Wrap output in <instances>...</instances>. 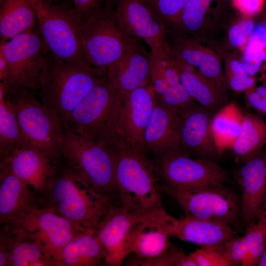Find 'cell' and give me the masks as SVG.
<instances>
[{
  "instance_id": "1",
  "label": "cell",
  "mask_w": 266,
  "mask_h": 266,
  "mask_svg": "<svg viewBox=\"0 0 266 266\" xmlns=\"http://www.w3.org/2000/svg\"><path fill=\"white\" fill-rule=\"evenodd\" d=\"M37 197L39 207L95 231L109 210L118 205L81 178L63 158L53 165L46 185Z\"/></svg>"
},
{
  "instance_id": "2",
  "label": "cell",
  "mask_w": 266,
  "mask_h": 266,
  "mask_svg": "<svg viewBox=\"0 0 266 266\" xmlns=\"http://www.w3.org/2000/svg\"><path fill=\"white\" fill-rule=\"evenodd\" d=\"M124 97L107 73L65 118L61 127L109 147L121 142Z\"/></svg>"
},
{
  "instance_id": "3",
  "label": "cell",
  "mask_w": 266,
  "mask_h": 266,
  "mask_svg": "<svg viewBox=\"0 0 266 266\" xmlns=\"http://www.w3.org/2000/svg\"><path fill=\"white\" fill-rule=\"evenodd\" d=\"M116 159V179L120 206L129 211L151 213L164 210L160 179L146 153L125 143L109 147Z\"/></svg>"
},
{
  "instance_id": "4",
  "label": "cell",
  "mask_w": 266,
  "mask_h": 266,
  "mask_svg": "<svg viewBox=\"0 0 266 266\" xmlns=\"http://www.w3.org/2000/svg\"><path fill=\"white\" fill-rule=\"evenodd\" d=\"M107 71L60 59L52 54L38 91L41 103L62 125Z\"/></svg>"
},
{
  "instance_id": "5",
  "label": "cell",
  "mask_w": 266,
  "mask_h": 266,
  "mask_svg": "<svg viewBox=\"0 0 266 266\" xmlns=\"http://www.w3.org/2000/svg\"><path fill=\"white\" fill-rule=\"evenodd\" d=\"M58 143L62 158L72 169L97 192L120 205L112 149L62 127Z\"/></svg>"
},
{
  "instance_id": "6",
  "label": "cell",
  "mask_w": 266,
  "mask_h": 266,
  "mask_svg": "<svg viewBox=\"0 0 266 266\" xmlns=\"http://www.w3.org/2000/svg\"><path fill=\"white\" fill-rule=\"evenodd\" d=\"M35 12L38 30L55 57L81 65L86 60L80 38L81 20L73 6L52 0H30Z\"/></svg>"
},
{
  "instance_id": "7",
  "label": "cell",
  "mask_w": 266,
  "mask_h": 266,
  "mask_svg": "<svg viewBox=\"0 0 266 266\" xmlns=\"http://www.w3.org/2000/svg\"><path fill=\"white\" fill-rule=\"evenodd\" d=\"M34 30L7 41L0 39L8 69L7 78L2 82L7 91L22 89L33 94L39 91L52 53L39 30Z\"/></svg>"
},
{
  "instance_id": "8",
  "label": "cell",
  "mask_w": 266,
  "mask_h": 266,
  "mask_svg": "<svg viewBox=\"0 0 266 266\" xmlns=\"http://www.w3.org/2000/svg\"><path fill=\"white\" fill-rule=\"evenodd\" d=\"M80 33L84 56L98 69L107 71L125 51L128 35L111 1L106 2L100 11L81 23Z\"/></svg>"
},
{
  "instance_id": "9",
  "label": "cell",
  "mask_w": 266,
  "mask_h": 266,
  "mask_svg": "<svg viewBox=\"0 0 266 266\" xmlns=\"http://www.w3.org/2000/svg\"><path fill=\"white\" fill-rule=\"evenodd\" d=\"M160 189L174 199L185 216L230 225L236 229L241 220V198L224 185L176 189L160 184Z\"/></svg>"
},
{
  "instance_id": "10",
  "label": "cell",
  "mask_w": 266,
  "mask_h": 266,
  "mask_svg": "<svg viewBox=\"0 0 266 266\" xmlns=\"http://www.w3.org/2000/svg\"><path fill=\"white\" fill-rule=\"evenodd\" d=\"M3 225L21 231L36 243L58 266L63 248L77 235L89 230L56 214L51 210L34 207L17 215Z\"/></svg>"
},
{
  "instance_id": "11",
  "label": "cell",
  "mask_w": 266,
  "mask_h": 266,
  "mask_svg": "<svg viewBox=\"0 0 266 266\" xmlns=\"http://www.w3.org/2000/svg\"><path fill=\"white\" fill-rule=\"evenodd\" d=\"M15 104L18 121L27 140L38 147L53 165L62 159L58 138L62 127L41 101L28 90L7 91Z\"/></svg>"
},
{
  "instance_id": "12",
  "label": "cell",
  "mask_w": 266,
  "mask_h": 266,
  "mask_svg": "<svg viewBox=\"0 0 266 266\" xmlns=\"http://www.w3.org/2000/svg\"><path fill=\"white\" fill-rule=\"evenodd\" d=\"M158 157L156 167L161 184L176 189L224 185L227 172L212 161L194 159L183 149L166 152Z\"/></svg>"
},
{
  "instance_id": "13",
  "label": "cell",
  "mask_w": 266,
  "mask_h": 266,
  "mask_svg": "<svg viewBox=\"0 0 266 266\" xmlns=\"http://www.w3.org/2000/svg\"><path fill=\"white\" fill-rule=\"evenodd\" d=\"M118 18L126 34L146 41L151 56L168 53L167 31L154 17L142 0H114Z\"/></svg>"
},
{
  "instance_id": "14",
  "label": "cell",
  "mask_w": 266,
  "mask_h": 266,
  "mask_svg": "<svg viewBox=\"0 0 266 266\" xmlns=\"http://www.w3.org/2000/svg\"><path fill=\"white\" fill-rule=\"evenodd\" d=\"M131 212L120 205L112 207L100 222L96 234L104 251V261L111 266H120L127 256L125 244L133 228L140 221L159 214Z\"/></svg>"
},
{
  "instance_id": "15",
  "label": "cell",
  "mask_w": 266,
  "mask_h": 266,
  "mask_svg": "<svg viewBox=\"0 0 266 266\" xmlns=\"http://www.w3.org/2000/svg\"><path fill=\"white\" fill-rule=\"evenodd\" d=\"M172 218L164 211L134 225L127 237L125 248L127 256L133 253L136 257L132 265L157 258L172 246L169 236Z\"/></svg>"
},
{
  "instance_id": "16",
  "label": "cell",
  "mask_w": 266,
  "mask_h": 266,
  "mask_svg": "<svg viewBox=\"0 0 266 266\" xmlns=\"http://www.w3.org/2000/svg\"><path fill=\"white\" fill-rule=\"evenodd\" d=\"M123 97L120 119L121 137L130 147L145 152L144 133L157 100L153 87L152 84L139 87Z\"/></svg>"
},
{
  "instance_id": "17",
  "label": "cell",
  "mask_w": 266,
  "mask_h": 266,
  "mask_svg": "<svg viewBox=\"0 0 266 266\" xmlns=\"http://www.w3.org/2000/svg\"><path fill=\"white\" fill-rule=\"evenodd\" d=\"M211 112L196 103L180 110L178 133L181 146L185 151L212 161L220 153L211 133Z\"/></svg>"
},
{
  "instance_id": "18",
  "label": "cell",
  "mask_w": 266,
  "mask_h": 266,
  "mask_svg": "<svg viewBox=\"0 0 266 266\" xmlns=\"http://www.w3.org/2000/svg\"><path fill=\"white\" fill-rule=\"evenodd\" d=\"M167 46L171 57L196 69L225 93L227 86L221 63L214 52L195 39L173 31L167 32Z\"/></svg>"
},
{
  "instance_id": "19",
  "label": "cell",
  "mask_w": 266,
  "mask_h": 266,
  "mask_svg": "<svg viewBox=\"0 0 266 266\" xmlns=\"http://www.w3.org/2000/svg\"><path fill=\"white\" fill-rule=\"evenodd\" d=\"M107 73L123 96L136 88L151 85V54L139 40L128 36L122 56L107 69Z\"/></svg>"
},
{
  "instance_id": "20",
  "label": "cell",
  "mask_w": 266,
  "mask_h": 266,
  "mask_svg": "<svg viewBox=\"0 0 266 266\" xmlns=\"http://www.w3.org/2000/svg\"><path fill=\"white\" fill-rule=\"evenodd\" d=\"M0 169L10 171L27 184L37 197L44 188L53 167L48 158L30 142L0 159Z\"/></svg>"
},
{
  "instance_id": "21",
  "label": "cell",
  "mask_w": 266,
  "mask_h": 266,
  "mask_svg": "<svg viewBox=\"0 0 266 266\" xmlns=\"http://www.w3.org/2000/svg\"><path fill=\"white\" fill-rule=\"evenodd\" d=\"M244 164L236 178L241 191V223L248 226L256 222L258 212L266 199V157L260 153Z\"/></svg>"
},
{
  "instance_id": "22",
  "label": "cell",
  "mask_w": 266,
  "mask_h": 266,
  "mask_svg": "<svg viewBox=\"0 0 266 266\" xmlns=\"http://www.w3.org/2000/svg\"><path fill=\"white\" fill-rule=\"evenodd\" d=\"M178 113L157 99L144 133L146 153L150 152L158 156L171 150L183 149L178 133Z\"/></svg>"
},
{
  "instance_id": "23",
  "label": "cell",
  "mask_w": 266,
  "mask_h": 266,
  "mask_svg": "<svg viewBox=\"0 0 266 266\" xmlns=\"http://www.w3.org/2000/svg\"><path fill=\"white\" fill-rule=\"evenodd\" d=\"M151 84L160 103L178 111L196 103L181 84L169 53L151 56Z\"/></svg>"
},
{
  "instance_id": "24",
  "label": "cell",
  "mask_w": 266,
  "mask_h": 266,
  "mask_svg": "<svg viewBox=\"0 0 266 266\" xmlns=\"http://www.w3.org/2000/svg\"><path fill=\"white\" fill-rule=\"evenodd\" d=\"M170 232L171 235L200 247H218L237 235L235 229L230 225L186 216L173 217Z\"/></svg>"
},
{
  "instance_id": "25",
  "label": "cell",
  "mask_w": 266,
  "mask_h": 266,
  "mask_svg": "<svg viewBox=\"0 0 266 266\" xmlns=\"http://www.w3.org/2000/svg\"><path fill=\"white\" fill-rule=\"evenodd\" d=\"M4 229L0 233V255L8 257V266H57L21 231L7 225Z\"/></svg>"
},
{
  "instance_id": "26",
  "label": "cell",
  "mask_w": 266,
  "mask_h": 266,
  "mask_svg": "<svg viewBox=\"0 0 266 266\" xmlns=\"http://www.w3.org/2000/svg\"><path fill=\"white\" fill-rule=\"evenodd\" d=\"M0 169V222L2 225L38 204L36 194L27 184L10 171Z\"/></svg>"
},
{
  "instance_id": "27",
  "label": "cell",
  "mask_w": 266,
  "mask_h": 266,
  "mask_svg": "<svg viewBox=\"0 0 266 266\" xmlns=\"http://www.w3.org/2000/svg\"><path fill=\"white\" fill-rule=\"evenodd\" d=\"M170 58L181 84L196 102L210 111L224 103L225 93L212 81L195 68Z\"/></svg>"
},
{
  "instance_id": "28",
  "label": "cell",
  "mask_w": 266,
  "mask_h": 266,
  "mask_svg": "<svg viewBox=\"0 0 266 266\" xmlns=\"http://www.w3.org/2000/svg\"><path fill=\"white\" fill-rule=\"evenodd\" d=\"M103 248L95 230L80 233L61 251L58 266H95L104 260Z\"/></svg>"
},
{
  "instance_id": "29",
  "label": "cell",
  "mask_w": 266,
  "mask_h": 266,
  "mask_svg": "<svg viewBox=\"0 0 266 266\" xmlns=\"http://www.w3.org/2000/svg\"><path fill=\"white\" fill-rule=\"evenodd\" d=\"M37 18L30 0H4L0 4V36L7 41L34 29Z\"/></svg>"
},
{
  "instance_id": "30",
  "label": "cell",
  "mask_w": 266,
  "mask_h": 266,
  "mask_svg": "<svg viewBox=\"0 0 266 266\" xmlns=\"http://www.w3.org/2000/svg\"><path fill=\"white\" fill-rule=\"evenodd\" d=\"M29 142L23 135L16 110L5 84L0 81V158L2 159Z\"/></svg>"
},
{
  "instance_id": "31",
  "label": "cell",
  "mask_w": 266,
  "mask_h": 266,
  "mask_svg": "<svg viewBox=\"0 0 266 266\" xmlns=\"http://www.w3.org/2000/svg\"><path fill=\"white\" fill-rule=\"evenodd\" d=\"M265 145L266 123L253 114H245L239 135L232 147L236 158L244 163L258 155Z\"/></svg>"
},
{
  "instance_id": "32",
  "label": "cell",
  "mask_w": 266,
  "mask_h": 266,
  "mask_svg": "<svg viewBox=\"0 0 266 266\" xmlns=\"http://www.w3.org/2000/svg\"><path fill=\"white\" fill-rule=\"evenodd\" d=\"M244 115L234 103L225 106L213 118L211 130L219 153L232 148L240 131Z\"/></svg>"
},
{
  "instance_id": "33",
  "label": "cell",
  "mask_w": 266,
  "mask_h": 266,
  "mask_svg": "<svg viewBox=\"0 0 266 266\" xmlns=\"http://www.w3.org/2000/svg\"><path fill=\"white\" fill-rule=\"evenodd\" d=\"M212 0H188L176 21L168 31L194 34L201 28Z\"/></svg>"
},
{
  "instance_id": "34",
  "label": "cell",
  "mask_w": 266,
  "mask_h": 266,
  "mask_svg": "<svg viewBox=\"0 0 266 266\" xmlns=\"http://www.w3.org/2000/svg\"><path fill=\"white\" fill-rule=\"evenodd\" d=\"M188 0H142L154 17L168 31Z\"/></svg>"
},
{
  "instance_id": "35",
  "label": "cell",
  "mask_w": 266,
  "mask_h": 266,
  "mask_svg": "<svg viewBox=\"0 0 266 266\" xmlns=\"http://www.w3.org/2000/svg\"><path fill=\"white\" fill-rule=\"evenodd\" d=\"M244 237L247 251L241 266H257L266 247V229L253 222L247 226Z\"/></svg>"
},
{
  "instance_id": "36",
  "label": "cell",
  "mask_w": 266,
  "mask_h": 266,
  "mask_svg": "<svg viewBox=\"0 0 266 266\" xmlns=\"http://www.w3.org/2000/svg\"><path fill=\"white\" fill-rule=\"evenodd\" d=\"M225 81L227 87L236 92L248 90L254 87L256 79L249 75L240 65L239 60L231 58L226 62Z\"/></svg>"
},
{
  "instance_id": "37",
  "label": "cell",
  "mask_w": 266,
  "mask_h": 266,
  "mask_svg": "<svg viewBox=\"0 0 266 266\" xmlns=\"http://www.w3.org/2000/svg\"><path fill=\"white\" fill-rule=\"evenodd\" d=\"M264 61H266V48L257 40H249L239 60L241 66L249 75L254 76L260 70Z\"/></svg>"
},
{
  "instance_id": "38",
  "label": "cell",
  "mask_w": 266,
  "mask_h": 266,
  "mask_svg": "<svg viewBox=\"0 0 266 266\" xmlns=\"http://www.w3.org/2000/svg\"><path fill=\"white\" fill-rule=\"evenodd\" d=\"M136 265L144 266H196L189 255L182 249L172 246L162 256L153 260L141 262Z\"/></svg>"
},
{
  "instance_id": "39",
  "label": "cell",
  "mask_w": 266,
  "mask_h": 266,
  "mask_svg": "<svg viewBox=\"0 0 266 266\" xmlns=\"http://www.w3.org/2000/svg\"><path fill=\"white\" fill-rule=\"evenodd\" d=\"M217 248L230 266H241L247 251L244 236L236 235Z\"/></svg>"
},
{
  "instance_id": "40",
  "label": "cell",
  "mask_w": 266,
  "mask_h": 266,
  "mask_svg": "<svg viewBox=\"0 0 266 266\" xmlns=\"http://www.w3.org/2000/svg\"><path fill=\"white\" fill-rule=\"evenodd\" d=\"M253 20L248 17L233 24L228 31V39L234 48H244L254 30Z\"/></svg>"
},
{
  "instance_id": "41",
  "label": "cell",
  "mask_w": 266,
  "mask_h": 266,
  "mask_svg": "<svg viewBox=\"0 0 266 266\" xmlns=\"http://www.w3.org/2000/svg\"><path fill=\"white\" fill-rule=\"evenodd\" d=\"M189 255L196 266H230L217 247H201Z\"/></svg>"
},
{
  "instance_id": "42",
  "label": "cell",
  "mask_w": 266,
  "mask_h": 266,
  "mask_svg": "<svg viewBox=\"0 0 266 266\" xmlns=\"http://www.w3.org/2000/svg\"><path fill=\"white\" fill-rule=\"evenodd\" d=\"M81 23L102 9L107 0H71Z\"/></svg>"
},
{
  "instance_id": "43",
  "label": "cell",
  "mask_w": 266,
  "mask_h": 266,
  "mask_svg": "<svg viewBox=\"0 0 266 266\" xmlns=\"http://www.w3.org/2000/svg\"><path fill=\"white\" fill-rule=\"evenodd\" d=\"M245 93L246 100L249 105L266 115V85L254 86Z\"/></svg>"
},
{
  "instance_id": "44",
  "label": "cell",
  "mask_w": 266,
  "mask_h": 266,
  "mask_svg": "<svg viewBox=\"0 0 266 266\" xmlns=\"http://www.w3.org/2000/svg\"><path fill=\"white\" fill-rule=\"evenodd\" d=\"M266 0H233L235 7L245 17L259 14L264 8Z\"/></svg>"
},
{
  "instance_id": "45",
  "label": "cell",
  "mask_w": 266,
  "mask_h": 266,
  "mask_svg": "<svg viewBox=\"0 0 266 266\" xmlns=\"http://www.w3.org/2000/svg\"><path fill=\"white\" fill-rule=\"evenodd\" d=\"M8 76L7 63L1 49L0 48V81H5Z\"/></svg>"
},
{
  "instance_id": "46",
  "label": "cell",
  "mask_w": 266,
  "mask_h": 266,
  "mask_svg": "<svg viewBox=\"0 0 266 266\" xmlns=\"http://www.w3.org/2000/svg\"><path fill=\"white\" fill-rule=\"evenodd\" d=\"M256 223L266 229V199L258 212Z\"/></svg>"
},
{
  "instance_id": "47",
  "label": "cell",
  "mask_w": 266,
  "mask_h": 266,
  "mask_svg": "<svg viewBox=\"0 0 266 266\" xmlns=\"http://www.w3.org/2000/svg\"><path fill=\"white\" fill-rule=\"evenodd\" d=\"M254 31L257 34L260 40L266 48V19L265 20L264 25Z\"/></svg>"
},
{
  "instance_id": "48",
  "label": "cell",
  "mask_w": 266,
  "mask_h": 266,
  "mask_svg": "<svg viewBox=\"0 0 266 266\" xmlns=\"http://www.w3.org/2000/svg\"><path fill=\"white\" fill-rule=\"evenodd\" d=\"M257 266H266V247L261 259L260 260L258 264H257Z\"/></svg>"
},
{
  "instance_id": "49",
  "label": "cell",
  "mask_w": 266,
  "mask_h": 266,
  "mask_svg": "<svg viewBox=\"0 0 266 266\" xmlns=\"http://www.w3.org/2000/svg\"><path fill=\"white\" fill-rule=\"evenodd\" d=\"M4 0H0V4H1Z\"/></svg>"
},
{
  "instance_id": "50",
  "label": "cell",
  "mask_w": 266,
  "mask_h": 266,
  "mask_svg": "<svg viewBox=\"0 0 266 266\" xmlns=\"http://www.w3.org/2000/svg\"><path fill=\"white\" fill-rule=\"evenodd\" d=\"M114 0H107V1H111L113 3Z\"/></svg>"
},
{
  "instance_id": "51",
  "label": "cell",
  "mask_w": 266,
  "mask_h": 266,
  "mask_svg": "<svg viewBox=\"0 0 266 266\" xmlns=\"http://www.w3.org/2000/svg\"><path fill=\"white\" fill-rule=\"evenodd\" d=\"M264 154L265 156V157H266V150L265 153H264Z\"/></svg>"
},
{
  "instance_id": "52",
  "label": "cell",
  "mask_w": 266,
  "mask_h": 266,
  "mask_svg": "<svg viewBox=\"0 0 266 266\" xmlns=\"http://www.w3.org/2000/svg\"><path fill=\"white\" fill-rule=\"evenodd\" d=\"M52 0L56 1V0Z\"/></svg>"
}]
</instances>
